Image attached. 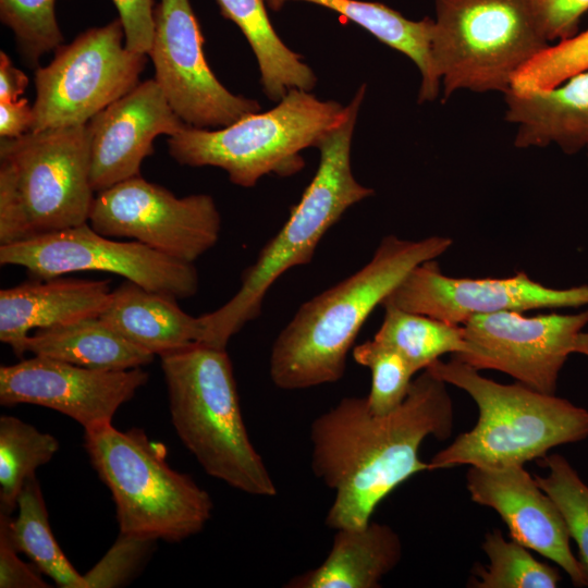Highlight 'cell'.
Masks as SVG:
<instances>
[{"mask_svg": "<svg viewBox=\"0 0 588 588\" xmlns=\"http://www.w3.org/2000/svg\"><path fill=\"white\" fill-rule=\"evenodd\" d=\"M453 420L446 383L427 369L387 415L373 414L366 396H348L315 418L309 432L311 469L334 491L326 525L335 530L370 522L395 488L430 471L419 448L429 436L449 438Z\"/></svg>", "mask_w": 588, "mask_h": 588, "instance_id": "1", "label": "cell"}, {"mask_svg": "<svg viewBox=\"0 0 588 588\" xmlns=\"http://www.w3.org/2000/svg\"><path fill=\"white\" fill-rule=\"evenodd\" d=\"M452 244L440 235L418 241L385 235L364 267L301 305L282 329L270 354L273 384L303 390L342 379L347 355L375 308L415 267Z\"/></svg>", "mask_w": 588, "mask_h": 588, "instance_id": "2", "label": "cell"}, {"mask_svg": "<svg viewBox=\"0 0 588 588\" xmlns=\"http://www.w3.org/2000/svg\"><path fill=\"white\" fill-rule=\"evenodd\" d=\"M364 95L365 85L348 103L347 119L317 145L316 174L284 225L243 272L238 291L220 308L200 316L199 344L225 348L234 334L259 316L272 284L291 268L309 264L328 230L350 207L373 194L356 181L351 169L352 136Z\"/></svg>", "mask_w": 588, "mask_h": 588, "instance_id": "3", "label": "cell"}, {"mask_svg": "<svg viewBox=\"0 0 588 588\" xmlns=\"http://www.w3.org/2000/svg\"><path fill=\"white\" fill-rule=\"evenodd\" d=\"M172 425L203 469L255 497L278 491L247 433L225 348L195 343L160 356Z\"/></svg>", "mask_w": 588, "mask_h": 588, "instance_id": "4", "label": "cell"}, {"mask_svg": "<svg viewBox=\"0 0 588 588\" xmlns=\"http://www.w3.org/2000/svg\"><path fill=\"white\" fill-rule=\"evenodd\" d=\"M427 370L465 391L478 407L476 425L428 462L430 471L457 465H524L588 437V411L555 394L519 382L499 383L454 357L439 359Z\"/></svg>", "mask_w": 588, "mask_h": 588, "instance_id": "5", "label": "cell"}, {"mask_svg": "<svg viewBox=\"0 0 588 588\" xmlns=\"http://www.w3.org/2000/svg\"><path fill=\"white\" fill-rule=\"evenodd\" d=\"M88 124L27 132L0 143V245L88 222Z\"/></svg>", "mask_w": 588, "mask_h": 588, "instance_id": "6", "label": "cell"}, {"mask_svg": "<svg viewBox=\"0 0 588 588\" xmlns=\"http://www.w3.org/2000/svg\"><path fill=\"white\" fill-rule=\"evenodd\" d=\"M84 448L115 504L119 531L167 542L200 532L211 517L209 493L174 470L163 444L144 430L112 424L84 430Z\"/></svg>", "mask_w": 588, "mask_h": 588, "instance_id": "7", "label": "cell"}, {"mask_svg": "<svg viewBox=\"0 0 588 588\" xmlns=\"http://www.w3.org/2000/svg\"><path fill=\"white\" fill-rule=\"evenodd\" d=\"M350 106L323 101L310 91L290 89L266 112L248 114L216 130L185 125L169 136V155L180 164L218 167L232 183L253 187L266 174L301 171V151L317 145L348 117Z\"/></svg>", "mask_w": 588, "mask_h": 588, "instance_id": "8", "label": "cell"}, {"mask_svg": "<svg viewBox=\"0 0 588 588\" xmlns=\"http://www.w3.org/2000/svg\"><path fill=\"white\" fill-rule=\"evenodd\" d=\"M432 54L446 100L457 90L507 93L550 46L528 0H434Z\"/></svg>", "mask_w": 588, "mask_h": 588, "instance_id": "9", "label": "cell"}, {"mask_svg": "<svg viewBox=\"0 0 588 588\" xmlns=\"http://www.w3.org/2000/svg\"><path fill=\"white\" fill-rule=\"evenodd\" d=\"M120 19L79 34L35 72L30 131L87 124L139 83L147 54L123 44ZM29 131V132H30Z\"/></svg>", "mask_w": 588, "mask_h": 588, "instance_id": "10", "label": "cell"}, {"mask_svg": "<svg viewBox=\"0 0 588 588\" xmlns=\"http://www.w3.org/2000/svg\"><path fill=\"white\" fill-rule=\"evenodd\" d=\"M0 264L22 267L35 280L78 271L113 273L177 299L194 296L199 286L194 264L173 259L136 241L112 240L88 222L0 245Z\"/></svg>", "mask_w": 588, "mask_h": 588, "instance_id": "11", "label": "cell"}, {"mask_svg": "<svg viewBox=\"0 0 588 588\" xmlns=\"http://www.w3.org/2000/svg\"><path fill=\"white\" fill-rule=\"evenodd\" d=\"M88 223L105 236L133 238L187 264L211 249L221 231V217L210 195L176 197L140 175L98 192Z\"/></svg>", "mask_w": 588, "mask_h": 588, "instance_id": "12", "label": "cell"}, {"mask_svg": "<svg viewBox=\"0 0 588 588\" xmlns=\"http://www.w3.org/2000/svg\"><path fill=\"white\" fill-rule=\"evenodd\" d=\"M587 324L588 307L575 314L476 315L462 324L466 352L453 357L479 371L498 370L539 392L555 394L560 371Z\"/></svg>", "mask_w": 588, "mask_h": 588, "instance_id": "13", "label": "cell"}, {"mask_svg": "<svg viewBox=\"0 0 588 588\" xmlns=\"http://www.w3.org/2000/svg\"><path fill=\"white\" fill-rule=\"evenodd\" d=\"M205 39L189 0H160L148 56L155 81L188 126L221 128L259 112L260 105L229 91L210 70Z\"/></svg>", "mask_w": 588, "mask_h": 588, "instance_id": "14", "label": "cell"}, {"mask_svg": "<svg viewBox=\"0 0 588 588\" xmlns=\"http://www.w3.org/2000/svg\"><path fill=\"white\" fill-rule=\"evenodd\" d=\"M381 306L463 324L476 315L588 307V284L555 289L524 271L509 278H455L444 274L433 259L415 267Z\"/></svg>", "mask_w": 588, "mask_h": 588, "instance_id": "15", "label": "cell"}, {"mask_svg": "<svg viewBox=\"0 0 588 588\" xmlns=\"http://www.w3.org/2000/svg\"><path fill=\"white\" fill-rule=\"evenodd\" d=\"M147 381L142 367L100 370L33 355L0 367V404L44 406L91 430L110 425Z\"/></svg>", "mask_w": 588, "mask_h": 588, "instance_id": "16", "label": "cell"}, {"mask_svg": "<svg viewBox=\"0 0 588 588\" xmlns=\"http://www.w3.org/2000/svg\"><path fill=\"white\" fill-rule=\"evenodd\" d=\"M87 124L95 193L138 176L142 162L154 154L156 137L172 136L186 125L155 79L138 83Z\"/></svg>", "mask_w": 588, "mask_h": 588, "instance_id": "17", "label": "cell"}, {"mask_svg": "<svg viewBox=\"0 0 588 588\" xmlns=\"http://www.w3.org/2000/svg\"><path fill=\"white\" fill-rule=\"evenodd\" d=\"M466 487L475 503L502 517L511 539L553 561L575 586H585L560 510L524 465L469 466Z\"/></svg>", "mask_w": 588, "mask_h": 588, "instance_id": "18", "label": "cell"}, {"mask_svg": "<svg viewBox=\"0 0 588 588\" xmlns=\"http://www.w3.org/2000/svg\"><path fill=\"white\" fill-rule=\"evenodd\" d=\"M110 280L57 277L2 289L0 341L23 357L30 331L99 317L110 302Z\"/></svg>", "mask_w": 588, "mask_h": 588, "instance_id": "19", "label": "cell"}, {"mask_svg": "<svg viewBox=\"0 0 588 588\" xmlns=\"http://www.w3.org/2000/svg\"><path fill=\"white\" fill-rule=\"evenodd\" d=\"M505 120L516 125L517 148L558 146L574 155L588 146V68L539 90L504 94Z\"/></svg>", "mask_w": 588, "mask_h": 588, "instance_id": "20", "label": "cell"}, {"mask_svg": "<svg viewBox=\"0 0 588 588\" xmlns=\"http://www.w3.org/2000/svg\"><path fill=\"white\" fill-rule=\"evenodd\" d=\"M176 299L125 280L112 290L99 318L127 341L161 356L201 340L200 317L185 313Z\"/></svg>", "mask_w": 588, "mask_h": 588, "instance_id": "21", "label": "cell"}, {"mask_svg": "<svg viewBox=\"0 0 588 588\" xmlns=\"http://www.w3.org/2000/svg\"><path fill=\"white\" fill-rule=\"evenodd\" d=\"M402 541L388 524L370 520L335 529L332 546L317 567L292 577L286 588H378L401 561Z\"/></svg>", "mask_w": 588, "mask_h": 588, "instance_id": "22", "label": "cell"}, {"mask_svg": "<svg viewBox=\"0 0 588 588\" xmlns=\"http://www.w3.org/2000/svg\"><path fill=\"white\" fill-rule=\"evenodd\" d=\"M25 348L36 356L100 370L140 368L156 356L127 341L99 317L36 330L29 334Z\"/></svg>", "mask_w": 588, "mask_h": 588, "instance_id": "23", "label": "cell"}, {"mask_svg": "<svg viewBox=\"0 0 588 588\" xmlns=\"http://www.w3.org/2000/svg\"><path fill=\"white\" fill-rule=\"evenodd\" d=\"M291 0H266L267 5L278 11ZM316 3L335 11L373 35L378 40L404 53L418 68L421 83L418 101H433L440 91L433 54V20L425 17L412 21L400 12L378 2L359 0H293Z\"/></svg>", "mask_w": 588, "mask_h": 588, "instance_id": "24", "label": "cell"}, {"mask_svg": "<svg viewBox=\"0 0 588 588\" xmlns=\"http://www.w3.org/2000/svg\"><path fill=\"white\" fill-rule=\"evenodd\" d=\"M222 15L234 22L246 37L258 62L266 96L280 101L293 88L310 91L316 84L313 70L289 49L272 27L266 0H217Z\"/></svg>", "mask_w": 588, "mask_h": 588, "instance_id": "25", "label": "cell"}, {"mask_svg": "<svg viewBox=\"0 0 588 588\" xmlns=\"http://www.w3.org/2000/svg\"><path fill=\"white\" fill-rule=\"evenodd\" d=\"M17 515L0 512L11 542L20 553L58 586L87 588L84 576L70 563L53 537L48 511L36 475L30 476L17 500Z\"/></svg>", "mask_w": 588, "mask_h": 588, "instance_id": "26", "label": "cell"}, {"mask_svg": "<svg viewBox=\"0 0 588 588\" xmlns=\"http://www.w3.org/2000/svg\"><path fill=\"white\" fill-rule=\"evenodd\" d=\"M383 309V321L373 339L397 351L416 372L427 369L445 354L456 356L467 350L462 324L393 306Z\"/></svg>", "mask_w": 588, "mask_h": 588, "instance_id": "27", "label": "cell"}, {"mask_svg": "<svg viewBox=\"0 0 588 588\" xmlns=\"http://www.w3.org/2000/svg\"><path fill=\"white\" fill-rule=\"evenodd\" d=\"M59 451L58 440L17 417H0V509L11 515L35 470Z\"/></svg>", "mask_w": 588, "mask_h": 588, "instance_id": "28", "label": "cell"}, {"mask_svg": "<svg viewBox=\"0 0 588 588\" xmlns=\"http://www.w3.org/2000/svg\"><path fill=\"white\" fill-rule=\"evenodd\" d=\"M482 550L489 563L476 566L471 587L555 588L561 581L556 568L535 559L517 541L505 540L500 529L486 534Z\"/></svg>", "mask_w": 588, "mask_h": 588, "instance_id": "29", "label": "cell"}, {"mask_svg": "<svg viewBox=\"0 0 588 588\" xmlns=\"http://www.w3.org/2000/svg\"><path fill=\"white\" fill-rule=\"evenodd\" d=\"M547 476H535L539 487L554 501L578 548L585 587H588V486L568 461L551 454L542 457Z\"/></svg>", "mask_w": 588, "mask_h": 588, "instance_id": "30", "label": "cell"}, {"mask_svg": "<svg viewBox=\"0 0 588 588\" xmlns=\"http://www.w3.org/2000/svg\"><path fill=\"white\" fill-rule=\"evenodd\" d=\"M354 360L371 372V388L366 396L370 411L387 415L405 400L413 376L412 365L393 347L376 340H368L352 350Z\"/></svg>", "mask_w": 588, "mask_h": 588, "instance_id": "31", "label": "cell"}, {"mask_svg": "<svg viewBox=\"0 0 588 588\" xmlns=\"http://www.w3.org/2000/svg\"><path fill=\"white\" fill-rule=\"evenodd\" d=\"M54 3L56 0H0L1 22L13 32L22 54L33 66L63 41Z\"/></svg>", "mask_w": 588, "mask_h": 588, "instance_id": "32", "label": "cell"}, {"mask_svg": "<svg viewBox=\"0 0 588 588\" xmlns=\"http://www.w3.org/2000/svg\"><path fill=\"white\" fill-rule=\"evenodd\" d=\"M588 68V28L550 45L513 77L510 90L551 88Z\"/></svg>", "mask_w": 588, "mask_h": 588, "instance_id": "33", "label": "cell"}, {"mask_svg": "<svg viewBox=\"0 0 588 588\" xmlns=\"http://www.w3.org/2000/svg\"><path fill=\"white\" fill-rule=\"evenodd\" d=\"M156 542L151 538L119 532L106 554L83 575L87 588H114L127 584L144 567Z\"/></svg>", "mask_w": 588, "mask_h": 588, "instance_id": "34", "label": "cell"}, {"mask_svg": "<svg viewBox=\"0 0 588 588\" xmlns=\"http://www.w3.org/2000/svg\"><path fill=\"white\" fill-rule=\"evenodd\" d=\"M541 33L550 45L574 36L588 0H528Z\"/></svg>", "mask_w": 588, "mask_h": 588, "instance_id": "35", "label": "cell"}, {"mask_svg": "<svg viewBox=\"0 0 588 588\" xmlns=\"http://www.w3.org/2000/svg\"><path fill=\"white\" fill-rule=\"evenodd\" d=\"M123 25L125 47L148 56L155 33L154 0H112Z\"/></svg>", "mask_w": 588, "mask_h": 588, "instance_id": "36", "label": "cell"}, {"mask_svg": "<svg viewBox=\"0 0 588 588\" xmlns=\"http://www.w3.org/2000/svg\"><path fill=\"white\" fill-rule=\"evenodd\" d=\"M19 553L0 518V588L50 587L41 577V572L34 564L28 565L22 561Z\"/></svg>", "mask_w": 588, "mask_h": 588, "instance_id": "37", "label": "cell"}, {"mask_svg": "<svg viewBox=\"0 0 588 588\" xmlns=\"http://www.w3.org/2000/svg\"><path fill=\"white\" fill-rule=\"evenodd\" d=\"M33 106L27 99L0 101V137L16 138L30 131Z\"/></svg>", "mask_w": 588, "mask_h": 588, "instance_id": "38", "label": "cell"}, {"mask_svg": "<svg viewBox=\"0 0 588 588\" xmlns=\"http://www.w3.org/2000/svg\"><path fill=\"white\" fill-rule=\"evenodd\" d=\"M28 77L13 65L9 56L0 52V101H15L24 94Z\"/></svg>", "mask_w": 588, "mask_h": 588, "instance_id": "39", "label": "cell"}, {"mask_svg": "<svg viewBox=\"0 0 588 588\" xmlns=\"http://www.w3.org/2000/svg\"><path fill=\"white\" fill-rule=\"evenodd\" d=\"M575 353L588 356V332H581L575 344Z\"/></svg>", "mask_w": 588, "mask_h": 588, "instance_id": "40", "label": "cell"}, {"mask_svg": "<svg viewBox=\"0 0 588 588\" xmlns=\"http://www.w3.org/2000/svg\"><path fill=\"white\" fill-rule=\"evenodd\" d=\"M586 150H587V157H588V146H587Z\"/></svg>", "mask_w": 588, "mask_h": 588, "instance_id": "41", "label": "cell"}]
</instances>
